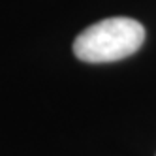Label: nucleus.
Here are the masks:
<instances>
[{
	"label": "nucleus",
	"instance_id": "nucleus-1",
	"mask_svg": "<svg viewBox=\"0 0 156 156\" xmlns=\"http://www.w3.org/2000/svg\"><path fill=\"white\" fill-rule=\"evenodd\" d=\"M145 41V28L132 17H109L94 23L73 40V55L83 62H117L137 53Z\"/></svg>",
	"mask_w": 156,
	"mask_h": 156
}]
</instances>
